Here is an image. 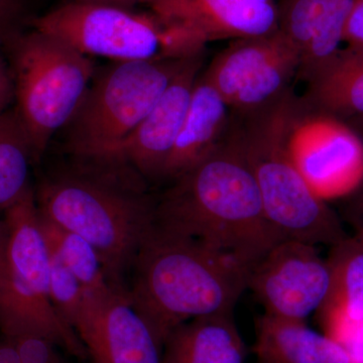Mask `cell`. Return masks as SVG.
Listing matches in <instances>:
<instances>
[{
    "mask_svg": "<svg viewBox=\"0 0 363 363\" xmlns=\"http://www.w3.org/2000/svg\"><path fill=\"white\" fill-rule=\"evenodd\" d=\"M248 348L233 314L196 318L169 333L162 363H247Z\"/></svg>",
    "mask_w": 363,
    "mask_h": 363,
    "instance_id": "d6986e66",
    "label": "cell"
},
{
    "mask_svg": "<svg viewBox=\"0 0 363 363\" xmlns=\"http://www.w3.org/2000/svg\"><path fill=\"white\" fill-rule=\"evenodd\" d=\"M9 229L6 264L0 279L2 335L33 334L80 358L87 350L77 332L55 309L50 293V252L35 189L4 212Z\"/></svg>",
    "mask_w": 363,
    "mask_h": 363,
    "instance_id": "52a82bcc",
    "label": "cell"
},
{
    "mask_svg": "<svg viewBox=\"0 0 363 363\" xmlns=\"http://www.w3.org/2000/svg\"><path fill=\"white\" fill-rule=\"evenodd\" d=\"M150 186L116 157L70 156L33 189L40 216L87 240L112 288L128 294L131 267L155 223Z\"/></svg>",
    "mask_w": 363,
    "mask_h": 363,
    "instance_id": "6da1fadb",
    "label": "cell"
},
{
    "mask_svg": "<svg viewBox=\"0 0 363 363\" xmlns=\"http://www.w3.org/2000/svg\"><path fill=\"white\" fill-rule=\"evenodd\" d=\"M2 49L13 76L16 109L37 164L77 111L96 68L90 57L37 30L21 33Z\"/></svg>",
    "mask_w": 363,
    "mask_h": 363,
    "instance_id": "5b68a950",
    "label": "cell"
},
{
    "mask_svg": "<svg viewBox=\"0 0 363 363\" xmlns=\"http://www.w3.org/2000/svg\"><path fill=\"white\" fill-rule=\"evenodd\" d=\"M81 1L102 2V4H118V6H130L133 4H147L150 0H81Z\"/></svg>",
    "mask_w": 363,
    "mask_h": 363,
    "instance_id": "4dcf8cb0",
    "label": "cell"
},
{
    "mask_svg": "<svg viewBox=\"0 0 363 363\" xmlns=\"http://www.w3.org/2000/svg\"><path fill=\"white\" fill-rule=\"evenodd\" d=\"M26 0H0V44L23 33V26L26 21Z\"/></svg>",
    "mask_w": 363,
    "mask_h": 363,
    "instance_id": "d4e9b609",
    "label": "cell"
},
{
    "mask_svg": "<svg viewBox=\"0 0 363 363\" xmlns=\"http://www.w3.org/2000/svg\"><path fill=\"white\" fill-rule=\"evenodd\" d=\"M331 285L327 260L316 245L298 240L277 243L248 272L252 291L264 314L306 321L324 304Z\"/></svg>",
    "mask_w": 363,
    "mask_h": 363,
    "instance_id": "8fae6325",
    "label": "cell"
},
{
    "mask_svg": "<svg viewBox=\"0 0 363 363\" xmlns=\"http://www.w3.org/2000/svg\"><path fill=\"white\" fill-rule=\"evenodd\" d=\"M154 225L233 255L250 269L284 240L267 220L233 116L220 143L157 196Z\"/></svg>",
    "mask_w": 363,
    "mask_h": 363,
    "instance_id": "7a4b0ae2",
    "label": "cell"
},
{
    "mask_svg": "<svg viewBox=\"0 0 363 363\" xmlns=\"http://www.w3.org/2000/svg\"><path fill=\"white\" fill-rule=\"evenodd\" d=\"M255 363H264V362H259V360H257V362H255Z\"/></svg>",
    "mask_w": 363,
    "mask_h": 363,
    "instance_id": "d6a6232c",
    "label": "cell"
},
{
    "mask_svg": "<svg viewBox=\"0 0 363 363\" xmlns=\"http://www.w3.org/2000/svg\"><path fill=\"white\" fill-rule=\"evenodd\" d=\"M353 1L278 0L279 30L298 52V77L308 82L336 58Z\"/></svg>",
    "mask_w": 363,
    "mask_h": 363,
    "instance_id": "9a60e30c",
    "label": "cell"
},
{
    "mask_svg": "<svg viewBox=\"0 0 363 363\" xmlns=\"http://www.w3.org/2000/svg\"><path fill=\"white\" fill-rule=\"evenodd\" d=\"M347 123L350 124V126H352L353 130H357L358 135L363 138V116L355 117V118L347 121Z\"/></svg>",
    "mask_w": 363,
    "mask_h": 363,
    "instance_id": "1f68e13d",
    "label": "cell"
},
{
    "mask_svg": "<svg viewBox=\"0 0 363 363\" xmlns=\"http://www.w3.org/2000/svg\"><path fill=\"white\" fill-rule=\"evenodd\" d=\"M300 58L279 30L264 37L233 40L219 52L205 78L230 107L245 112L281 96L298 77Z\"/></svg>",
    "mask_w": 363,
    "mask_h": 363,
    "instance_id": "30bf717a",
    "label": "cell"
},
{
    "mask_svg": "<svg viewBox=\"0 0 363 363\" xmlns=\"http://www.w3.org/2000/svg\"><path fill=\"white\" fill-rule=\"evenodd\" d=\"M7 241H9V229L4 219L0 220V279L4 274L6 264Z\"/></svg>",
    "mask_w": 363,
    "mask_h": 363,
    "instance_id": "f1b7e54d",
    "label": "cell"
},
{
    "mask_svg": "<svg viewBox=\"0 0 363 363\" xmlns=\"http://www.w3.org/2000/svg\"><path fill=\"white\" fill-rule=\"evenodd\" d=\"M292 87L252 111L233 112L243 156L259 187L267 220L284 240L332 247L348 235L340 215L312 190L286 140Z\"/></svg>",
    "mask_w": 363,
    "mask_h": 363,
    "instance_id": "277c9868",
    "label": "cell"
},
{
    "mask_svg": "<svg viewBox=\"0 0 363 363\" xmlns=\"http://www.w3.org/2000/svg\"><path fill=\"white\" fill-rule=\"evenodd\" d=\"M252 351L264 363H353L347 350L306 321L264 314L257 321Z\"/></svg>",
    "mask_w": 363,
    "mask_h": 363,
    "instance_id": "ac0fdd59",
    "label": "cell"
},
{
    "mask_svg": "<svg viewBox=\"0 0 363 363\" xmlns=\"http://www.w3.org/2000/svg\"><path fill=\"white\" fill-rule=\"evenodd\" d=\"M205 54L188 62L152 111L112 156L135 169L150 185L161 183L162 172L180 135Z\"/></svg>",
    "mask_w": 363,
    "mask_h": 363,
    "instance_id": "4fadbf2b",
    "label": "cell"
},
{
    "mask_svg": "<svg viewBox=\"0 0 363 363\" xmlns=\"http://www.w3.org/2000/svg\"><path fill=\"white\" fill-rule=\"evenodd\" d=\"M32 26L90 58L113 62L192 58L207 45L152 11L102 2L70 0L35 18Z\"/></svg>",
    "mask_w": 363,
    "mask_h": 363,
    "instance_id": "8992f818",
    "label": "cell"
},
{
    "mask_svg": "<svg viewBox=\"0 0 363 363\" xmlns=\"http://www.w3.org/2000/svg\"><path fill=\"white\" fill-rule=\"evenodd\" d=\"M0 44V114L9 109L14 100V85L11 69Z\"/></svg>",
    "mask_w": 363,
    "mask_h": 363,
    "instance_id": "83f0119b",
    "label": "cell"
},
{
    "mask_svg": "<svg viewBox=\"0 0 363 363\" xmlns=\"http://www.w3.org/2000/svg\"><path fill=\"white\" fill-rule=\"evenodd\" d=\"M341 200V219L353 229V233L363 238V179L350 194Z\"/></svg>",
    "mask_w": 363,
    "mask_h": 363,
    "instance_id": "484cf974",
    "label": "cell"
},
{
    "mask_svg": "<svg viewBox=\"0 0 363 363\" xmlns=\"http://www.w3.org/2000/svg\"><path fill=\"white\" fill-rule=\"evenodd\" d=\"M45 240L49 245L50 293L52 302L62 319L74 329L79 312L82 309L84 290L54 243L47 238Z\"/></svg>",
    "mask_w": 363,
    "mask_h": 363,
    "instance_id": "603a6c76",
    "label": "cell"
},
{
    "mask_svg": "<svg viewBox=\"0 0 363 363\" xmlns=\"http://www.w3.org/2000/svg\"><path fill=\"white\" fill-rule=\"evenodd\" d=\"M150 11L203 42L264 37L279 30L278 0H150Z\"/></svg>",
    "mask_w": 363,
    "mask_h": 363,
    "instance_id": "5bb4252c",
    "label": "cell"
},
{
    "mask_svg": "<svg viewBox=\"0 0 363 363\" xmlns=\"http://www.w3.org/2000/svg\"><path fill=\"white\" fill-rule=\"evenodd\" d=\"M248 272L233 255L152 225L131 267L128 297L164 347L179 325L233 314Z\"/></svg>",
    "mask_w": 363,
    "mask_h": 363,
    "instance_id": "3957f363",
    "label": "cell"
},
{
    "mask_svg": "<svg viewBox=\"0 0 363 363\" xmlns=\"http://www.w3.org/2000/svg\"><path fill=\"white\" fill-rule=\"evenodd\" d=\"M6 337L13 342L21 363H66L55 350V344L42 336L21 334Z\"/></svg>",
    "mask_w": 363,
    "mask_h": 363,
    "instance_id": "cb8c5ba5",
    "label": "cell"
},
{
    "mask_svg": "<svg viewBox=\"0 0 363 363\" xmlns=\"http://www.w3.org/2000/svg\"><path fill=\"white\" fill-rule=\"evenodd\" d=\"M331 285L317 311L323 333L342 344L363 323V238L348 234L326 259Z\"/></svg>",
    "mask_w": 363,
    "mask_h": 363,
    "instance_id": "2e32d148",
    "label": "cell"
},
{
    "mask_svg": "<svg viewBox=\"0 0 363 363\" xmlns=\"http://www.w3.org/2000/svg\"><path fill=\"white\" fill-rule=\"evenodd\" d=\"M74 330L92 363H162L164 347L128 294H84Z\"/></svg>",
    "mask_w": 363,
    "mask_h": 363,
    "instance_id": "7c38bea8",
    "label": "cell"
},
{
    "mask_svg": "<svg viewBox=\"0 0 363 363\" xmlns=\"http://www.w3.org/2000/svg\"><path fill=\"white\" fill-rule=\"evenodd\" d=\"M40 221L45 238L51 240L61 253L72 272L80 281L84 294L97 295L116 290L106 278L99 255L87 240L45 220L40 215Z\"/></svg>",
    "mask_w": 363,
    "mask_h": 363,
    "instance_id": "7402d4cb",
    "label": "cell"
},
{
    "mask_svg": "<svg viewBox=\"0 0 363 363\" xmlns=\"http://www.w3.org/2000/svg\"><path fill=\"white\" fill-rule=\"evenodd\" d=\"M230 107L211 83L200 74L187 116L164 172L161 183L176 180L207 156L223 140L231 121Z\"/></svg>",
    "mask_w": 363,
    "mask_h": 363,
    "instance_id": "e0dca14e",
    "label": "cell"
},
{
    "mask_svg": "<svg viewBox=\"0 0 363 363\" xmlns=\"http://www.w3.org/2000/svg\"><path fill=\"white\" fill-rule=\"evenodd\" d=\"M340 55L344 60L363 70V49L350 50L345 48L341 49Z\"/></svg>",
    "mask_w": 363,
    "mask_h": 363,
    "instance_id": "f546056e",
    "label": "cell"
},
{
    "mask_svg": "<svg viewBox=\"0 0 363 363\" xmlns=\"http://www.w3.org/2000/svg\"><path fill=\"white\" fill-rule=\"evenodd\" d=\"M343 43L350 50L363 49V0H354L344 28Z\"/></svg>",
    "mask_w": 363,
    "mask_h": 363,
    "instance_id": "4316f807",
    "label": "cell"
},
{
    "mask_svg": "<svg viewBox=\"0 0 363 363\" xmlns=\"http://www.w3.org/2000/svg\"><path fill=\"white\" fill-rule=\"evenodd\" d=\"M306 100L325 113L347 121L363 116V70L341 57L308 81Z\"/></svg>",
    "mask_w": 363,
    "mask_h": 363,
    "instance_id": "ffe728a7",
    "label": "cell"
},
{
    "mask_svg": "<svg viewBox=\"0 0 363 363\" xmlns=\"http://www.w3.org/2000/svg\"><path fill=\"white\" fill-rule=\"evenodd\" d=\"M32 145L14 108L0 114V211L6 212L33 188Z\"/></svg>",
    "mask_w": 363,
    "mask_h": 363,
    "instance_id": "44dd1931",
    "label": "cell"
},
{
    "mask_svg": "<svg viewBox=\"0 0 363 363\" xmlns=\"http://www.w3.org/2000/svg\"><path fill=\"white\" fill-rule=\"evenodd\" d=\"M294 164L320 198L350 194L363 179V138L352 126L293 92L286 123Z\"/></svg>",
    "mask_w": 363,
    "mask_h": 363,
    "instance_id": "9c48e42d",
    "label": "cell"
},
{
    "mask_svg": "<svg viewBox=\"0 0 363 363\" xmlns=\"http://www.w3.org/2000/svg\"><path fill=\"white\" fill-rule=\"evenodd\" d=\"M192 58L114 62L96 71L64 128L68 155L112 156Z\"/></svg>",
    "mask_w": 363,
    "mask_h": 363,
    "instance_id": "ba28073f",
    "label": "cell"
}]
</instances>
